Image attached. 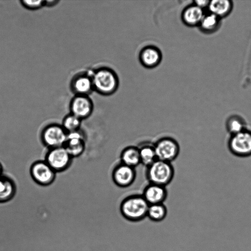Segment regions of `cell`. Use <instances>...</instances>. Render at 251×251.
I'll return each mask as SVG.
<instances>
[{"mask_svg": "<svg viewBox=\"0 0 251 251\" xmlns=\"http://www.w3.org/2000/svg\"><path fill=\"white\" fill-rule=\"evenodd\" d=\"M94 90L100 95L109 96L117 90L119 81L118 75L112 69L105 67L95 70L92 74Z\"/></svg>", "mask_w": 251, "mask_h": 251, "instance_id": "6da1fadb", "label": "cell"}, {"mask_svg": "<svg viewBox=\"0 0 251 251\" xmlns=\"http://www.w3.org/2000/svg\"><path fill=\"white\" fill-rule=\"evenodd\" d=\"M149 205L142 195H133L122 201L120 208L125 219L131 222H139L147 216Z\"/></svg>", "mask_w": 251, "mask_h": 251, "instance_id": "7a4b0ae2", "label": "cell"}, {"mask_svg": "<svg viewBox=\"0 0 251 251\" xmlns=\"http://www.w3.org/2000/svg\"><path fill=\"white\" fill-rule=\"evenodd\" d=\"M147 168L146 176L150 183L166 187L174 178L175 169L171 162L157 159Z\"/></svg>", "mask_w": 251, "mask_h": 251, "instance_id": "3957f363", "label": "cell"}, {"mask_svg": "<svg viewBox=\"0 0 251 251\" xmlns=\"http://www.w3.org/2000/svg\"><path fill=\"white\" fill-rule=\"evenodd\" d=\"M67 133L61 124L50 123L42 129L40 139L49 149L63 147L67 140Z\"/></svg>", "mask_w": 251, "mask_h": 251, "instance_id": "277c9868", "label": "cell"}, {"mask_svg": "<svg viewBox=\"0 0 251 251\" xmlns=\"http://www.w3.org/2000/svg\"><path fill=\"white\" fill-rule=\"evenodd\" d=\"M229 151L234 156L247 157L251 156V130L246 128L230 135L227 141Z\"/></svg>", "mask_w": 251, "mask_h": 251, "instance_id": "5b68a950", "label": "cell"}, {"mask_svg": "<svg viewBox=\"0 0 251 251\" xmlns=\"http://www.w3.org/2000/svg\"><path fill=\"white\" fill-rule=\"evenodd\" d=\"M73 159L63 146L49 149L44 160L57 173L68 169L72 164Z\"/></svg>", "mask_w": 251, "mask_h": 251, "instance_id": "8992f818", "label": "cell"}, {"mask_svg": "<svg viewBox=\"0 0 251 251\" xmlns=\"http://www.w3.org/2000/svg\"><path fill=\"white\" fill-rule=\"evenodd\" d=\"M153 145L158 160L172 163L176 159L180 152L179 143L171 137L160 138Z\"/></svg>", "mask_w": 251, "mask_h": 251, "instance_id": "52a82bcc", "label": "cell"}, {"mask_svg": "<svg viewBox=\"0 0 251 251\" xmlns=\"http://www.w3.org/2000/svg\"><path fill=\"white\" fill-rule=\"evenodd\" d=\"M29 173L33 181L42 186L51 185L56 176V173L45 160L34 162L30 167Z\"/></svg>", "mask_w": 251, "mask_h": 251, "instance_id": "ba28073f", "label": "cell"}, {"mask_svg": "<svg viewBox=\"0 0 251 251\" xmlns=\"http://www.w3.org/2000/svg\"><path fill=\"white\" fill-rule=\"evenodd\" d=\"M69 107L70 113L83 120L92 115L94 104L89 96L75 95L70 103Z\"/></svg>", "mask_w": 251, "mask_h": 251, "instance_id": "9c48e42d", "label": "cell"}, {"mask_svg": "<svg viewBox=\"0 0 251 251\" xmlns=\"http://www.w3.org/2000/svg\"><path fill=\"white\" fill-rule=\"evenodd\" d=\"M136 177L135 168L122 163L117 165L112 172V179L116 185L121 188L131 186Z\"/></svg>", "mask_w": 251, "mask_h": 251, "instance_id": "30bf717a", "label": "cell"}, {"mask_svg": "<svg viewBox=\"0 0 251 251\" xmlns=\"http://www.w3.org/2000/svg\"><path fill=\"white\" fill-rule=\"evenodd\" d=\"M70 86L75 95L89 96L94 90L91 74L88 73L75 75L71 79Z\"/></svg>", "mask_w": 251, "mask_h": 251, "instance_id": "8fae6325", "label": "cell"}, {"mask_svg": "<svg viewBox=\"0 0 251 251\" xmlns=\"http://www.w3.org/2000/svg\"><path fill=\"white\" fill-rule=\"evenodd\" d=\"M64 147L73 158L79 157L85 150L83 133L80 130L68 133Z\"/></svg>", "mask_w": 251, "mask_h": 251, "instance_id": "7c38bea8", "label": "cell"}, {"mask_svg": "<svg viewBox=\"0 0 251 251\" xmlns=\"http://www.w3.org/2000/svg\"><path fill=\"white\" fill-rule=\"evenodd\" d=\"M142 195L149 205L163 203L167 198L168 191L165 186L149 183Z\"/></svg>", "mask_w": 251, "mask_h": 251, "instance_id": "4fadbf2b", "label": "cell"}, {"mask_svg": "<svg viewBox=\"0 0 251 251\" xmlns=\"http://www.w3.org/2000/svg\"><path fill=\"white\" fill-rule=\"evenodd\" d=\"M16 191V183L11 177L4 175L0 176V203L13 200Z\"/></svg>", "mask_w": 251, "mask_h": 251, "instance_id": "5bb4252c", "label": "cell"}, {"mask_svg": "<svg viewBox=\"0 0 251 251\" xmlns=\"http://www.w3.org/2000/svg\"><path fill=\"white\" fill-rule=\"evenodd\" d=\"M161 53L155 47L147 46L140 51L139 58L145 67L151 68L156 66L161 60Z\"/></svg>", "mask_w": 251, "mask_h": 251, "instance_id": "9a60e30c", "label": "cell"}, {"mask_svg": "<svg viewBox=\"0 0 251 251\" xmlns=\"http://www.w3.org/2000/svg\"><path fill=\"white\" fill-rule=\"evenodd\" d=\"M121 163L135 168L141 164L139 148L130 146L124 148L120 154Z\"/></svg>", "mask_w": 251, "mask_h": 251, "instance_id": "2e32d148", "label": "cell"}, {"mask_svg": "<svg viewBox=\"0 0 251 251\" xmlns=\"http://www.w3.org/2000/svg\"><path fill=\"white\" fill-rule=\"evenodd\" d=\"M204 16L202 9L196 5L187 7L182 14L183 21L189 25H200Z\"/></svg>", "mask_w": 251, "mask_h": 251, "instance_id": "e0dca14e", "label": "cell"}, {"mask_svg": "<svg viewBox=\"0 0 251 251\" xmlns=\"http://www.w3.org/2000/svg\"><path fill=\"white\" fill-rule=\"evenodd\" d=\"M139 148L141 164L148 167L157 160L153 144L145 143Z\"/></svg>", "mask_w": 251, "mask_h": 251, "instance_id": "ac0fdd59", "label": "cell"}, {"mask_svg": "<svg viewBox=\"0 0 251 251\" xmlns=\"http://www.w3.org/2000/svg\"><path fill=\"white\" fill-rule=\"evenodd\" d=\"M208 7L211 13L220 18L229 13L232 4L231 1L227 0H214L210 1Z\"/></svg>", "mask_w": 251, "mask_h": 251, "instance_id": "d6986e66", "label": "cell"}, {"mask_svg": "<svg viewBox=\"0 0 251 251\" xmlns=\"http://www.w3.org/2000/svg\"><path fill=\"white\" fill-rule=\"evenodd\" d=\"M245 120L239 115H232L226 120L225 126L230 135L237 133L247 128Z\"/></svg>", "mask_w": 251, "mask_h": 251, "instance_id": "ffe728a7", "label": "cell"}, {"mask_svg": "<svg viewBox=\"0 0 251 251\" xmlns=\"http://www.w3.org/2000/svg\"><path fill=\"white\" fill-rule=\"evenodd\" d=\"M167 214V209L163 203L150 205L147 217L152 221L160 222L164 220Z\"/></svg>", "mask_w": 251, "mask_h": 251, "instance_id": "44dd1931", "label": "cell"}, {"mask_svg": "<svg viewBox=\"0 0 251 251\" xmlns=\"http://www.w3.org/2000/svg\"><path fill=\"white\" fill-rule=\"evenodd\" d=\"M82 121L75 115L70 113L63 119L61 125L67 133L80 130Z\"/></svg>", "mask_w": 251, "mask_h": 251, "instance_id": "7402d4cb", "label": "cell"}, {"mask_svg": "<svg viewBox=\"0 0 251 251\" xmlns=\"http://www.w3.org/2000/svg\"><path fill=\"white\" fill-rule=\"evenodd\" d=\"M219 24V18L210 13L204 15L201 22L200 25L201 29L206 32H211L215 31Z\"/></svg>", "mask_w": 251, "mask_h": 251, "instance_id": "603a6c76", "label": "cell"}, {"mask_svg": "<svg viewBox=\"0 0 251 251\" xmlns=\"http://www.w3.org/2000/svg\"><path fill=\"white\" fill-rule=\"evenodd\" d=\"M21 4L29 10H37L44 6V0H21Z\"/></svg>", "mask_w": 251, "mask_h": 251, "instance_id": "cb8c5ba5", "label": "cell"}, {"mask_svg": "<svg viewBox=\"0 0 251 251\" xmlns=\"http://www.w3.org/2000/svg\"><path fill=\"white\" fill-rule=\"evenodd\" d=\"M210 1L209 0H196L195 5L203 9L204 7L208 6Z\"/></svg>", "mask_w": 251, "mask_h": 251, "instance_id": "d4e9b609", "label": "cell"}, {"mask_svg": "<svg viewBox=\"0 0 251 251\" xmlns=\"http://www.w3.org/2000/svg\"><path fill=\"white\" fill-rule=\"evenodd\" d=\"M59 0H44V6L52 7L57 4Z\"/></svg>", "mask_w": 251, "mask_h": 251, "instance_id": "484cf974", "label": "cell"}, {"mask_svg": "<svg viewBox=\"0 0 251 251\" xmlns=\"http://www.w3.org/2000/svg\"><path fill=\"white\" fill-rule=\"evenodd\" d=\"M3 166L1 163L0 162V176L3 175Z\"/></svg>", "mask_w": 251, "mask_h": 251, "instance_id": "4316f807", "label": "cell"}]
</instances>
